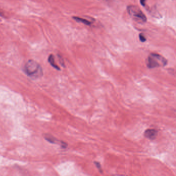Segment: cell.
Wrapping results in <instances>:
<instances>
[{
    "mask_svg": "<svg viewBox=\"0 0 176 176\" xmlns=\"http://www.w3.org/2000/svg\"><path fill=\"white\" fill-rule=\"evenodd\" d=\"M167 60L161 55L151 53L147 59V67L149 69L163 67L167 65Z\"/></svg>",
    "mask_w": 176,
    "mask_h": 176,
    "instance_id": "cell-1",
    "label": "cell"
},
{
    "mask_svg": "<svg viewBox=\"0 0 176 176\" xmlns=\"http://www.w3.org/2000/svg\"><path fill=\"white\" fill-rule=\"evenodd\" d=\"M25 72L29 76L38 78L42 75V70L39 64L33 60L27 62L25 65Z\"/></svg>",
    "mask_w": 176,
    "mask_h": 176,
    "instance_id": "cell-2",
    "label": "cell"
},
{
    "mask_svg": "<svg viewBox=\"0 0 176 176\" xmlns=\"http://www.w3.org/2000/svg\"><path fill=\"white\" fill-rule=\"evenodd\" d=\"M127 10L130 16L132 17V18L136 22L140 23H144L147 21L146 16L138 6L135 5L129 6H128Z\"/></svg>",
    "mask_w": 176,
    "mask_h": 176,
    "instance_id": "cell-3",
    "label": "cell"
},
{
    "mask_svg": "<svg viewBox=\"0 0 176 176\" xmlns=\"http://www.w3.org/2000/svg\"><path fill=\"white\" fill-rule=\"evenodd\" d=\"M144 135L146 138L150 140H154L158 135V131L156 129H147L145 131Z\"/></svg>",
    "mask_w": 176,
    "mask_h": 176,
    "instance_id": "cell-4",
    "label": "cell"
},
{
    "mask_svg": "<svg viewBox=\"0 0 176 176\" xmlns=\"http://www.w3.org/2000/svg\"><path fill=\"white\" fill-rule=\"evenodd\" d=\"M73 19L76 21V22H80V23H83L85 25H91V22L89 21L88 20H86L85 19L82 18H80V17H78V16H73Z\"/></svg>",
    "mask_w": 176,
    "mask_h": 176,
    "instance_id": "cell-5",
    "label": "cell"
},
{
    "mask_svg": "<svg viewBox=\"0 0 176 176\" xmlns=\"http://www.w3.org/2000/svg\"><path fill=\"white\" fill-rule=\"evenodd\" d=\"M49 62H50V64H51V65L53 67H54L55 69L57 70H60V69L59 68L58 66L56 65L55 63L54 58V56H53L52 55H50V56L49 57Z\"/></svg>",
    "mask_w": 176,
    "mask_h": 176,
    "instance_id": "cell-6",
    "label": "cell"
},
{
    "mask_svg": "<svg viewBox=\"0 0 176 176\" xmlns=\"http://www.w3.org/2000/svg\"><path fill=\"white\" fill-rule=\"evenodd\" d=\"M139 38H140V41L141 42H145L146 41V39L145 36H144L143 34H139Z\"/></svg>",
    "mask_w": 176,
    "mask_h": 176,
    "instance_id": "cell-7",
    "label": "cell"
},
{
    "mask_svg": "<svg viewBox=\"0 0 176 176\" xmlns=\"http://www.w3.org/2000/svg\"><path fill=\"white\" fill-rule=\"evenodd\" d=\"M94 163L96 166L100 170V172H102V171L101 170V166L99 162H94Z\"/></svg>",
    "mask_w": 176,
    "mask_h": 176,
    "instance_id": "cell-8",
    "label": "cell"
},
{
    "mask_svg": "<svg viewBox=\"0 0 176 176\" xmlns=\"http://www.w3.org/2000/svg\"><path fill=\"white\" fill-rule=\"evenodd\" d=\"M146 1V0H140V4H142V5L143 6H145Z\"/></svg>",
    "mask_w": 176,
    "mask_h": 176,
    "instance_id": "cell-9",
    "label": "cell"
}]
</instances>
